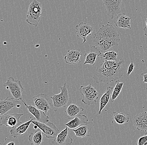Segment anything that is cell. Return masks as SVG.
Instances as JSON below:
<instances>
[{
	"label": "cell",
	"instance_id": "6da1fadb",
	"mask_svg": "<svg viewBox=\"0 0 147 145\" xmlns=\"http://www.w3.org/2000/svg\"><path fill=\"white\" fill-rule=\"evenodd\" d=\"M124 64L125 61L123 59L102 63L96 68L93 78L96 83L106 84L118 81L124 76Z\"/></svg>",
	"mask_w": 147,
	"mask_h": 145
},
{
	"label": "cell",
	"instance_id": "7a4b0ae2",
	"mask_svg": "<svg viewBox=\"0 0 147 145\" xmlns=\"http://www.w3.org/2000/svg\"><path fill=\"white\" fill-rule=\"evenodd\" d=\"M120 41V37L117 30L109 24L103 25L94 36V46L101 53L119 46Z\"/></svg>",
	"mask_w": 147,
	"mask_h": 145
},
{
	"label": "cell",
	"instance_id": "3957f363",
	"mask_svg": "<svg viewBox=\"0 0 147 145\" xmlns=\"http://www.w3.org/2000/svg\"><path fill=\"white\" fill-rule=\"evenodd\" d=\"M61 92L50 97L53 102L54 110L57 111L58 109L65 108L72 103V98L68 85L65 83L64 85L59 87Z\"/></svg>",
	"mask_w": 147,
	"mask_h": 145
},
{
	"label": "cell",
	"instance_id": "277c9868",
	"mask_svg": "<svg viewBox=\"0 0 147 145\" xmlns=\"http://www.w3.org/2000/svg\"><path fill=\"white\" fill-rule=\"evenodd\" d=\"M42 10V4L37 0H33L28 7L26 22L31 25L37 27L41 20Z\"/></svg>",
	"mask_w": 147,
	"mask_h": 145
},
{
	"label": "cell",
	"instance_id": "5b68a950",
	"mask_svg": "<svg viewBox=\"0 0 147 145\" xmlns=\"http://www.w3.org/2000/svg\"><path fill=\"white\" fill-rule=\"evenodd\" d=\"M79 91L82 97V101L85 105H90L96 103V100L99 98V93L96 88L94 87L92 84L87 86H81Z\"/></svg>",
	"mask_w": 147,
	"mask_h": 145
},
{
	"label": "cell",
	"instance_id": "8992f818",
	"mask_svg": "<svg viewBox=\"0 0 147 145\" xmlns=\"http://www.w3.org/2000/svg\"><path fill=\"white\" fill-rule=\"evenodd\" d=\"M3 86L9 90L13 98L17 101L23 99V93L24 88L20 80H15L13 77L7 79V82L3 84Z\"/></svg>",
	"mask_w": 147,
	"mask_h": 145
},
{
	"label": "cell",
	"instance_id": "52a82bcc",
	"mask_svg": "<svg viewBox=\"0 0 147 145\" xmlns=\"http://www.w3.org/2000/svg\"><path fill=\"white\" fill-rule=\"evenodd\" d=\"M32 123L39 128L43 133L44 135L48 138L55 139L59 133V130L54 123L49 121L42 123L38 121L35 119L32 122Z\"/></svg>",
	"mask_w": 147,
	"mask_h": 145
},
{
	"label": "cell",
	"instance_id": "ba28073f",
	"mask_svg": "<svg viewBox=\"0 0 147 145\" xmlns=\"http://www.w3.org/2000/svg\"><path fill=\"white\" fill-rule=\"evenodd\" d=\"M104 5L105 14L113 19L117 17L121 11L123 0H102Z\"/></svg>",
	"mask_w": 147,
	"mask_h": 145
},
{
	"label": "cell",
	"instance_id": "9c48e42d",
	"mask_svg": "<svg viewBox=\"0 0 147 145\" xmlns=\"http://www.w3.org/2000/svg\"><path fill=\"white\" fill-rule=\"evenodd\" d=\"M33 99L35 106L46 114H47L49 111L54 108L53 105L49 102L47 96L45 94L40 93L34 96Z\"/></svg>",
	"mask_w": 147,
	"mask_h": 145
},
{
	"label": "cell",
	"instance_id": "30bf717a",
	"mask_svg": "<svg viewBox=\"0 0 147 145\" xmlns=\"http://www.w3.org/2000/svg\"><path fill=\"white\" fill-rule=\"evenodd\" d=\"M24 115L22 113H13L5 114L1 116V126L5 125L7 127H16L22 123L20 120L21 117Z\"/></svg>",
	"mask_w": 147,
	"mask_h": 145
},
{
	"label": "cell",
	"instance_id": "8fae6325",
	"mask_svg": "<svg viewBox=\"0 0 147 145\" xmlns=\"http://www.w3.org/2000/svg\"><path fill=\"white\" fill-rule=\"evenodd\" d=\"M21 103L13 98L8 97L0 101V116L6 114L10 111L21 107Z\"/></svg>",
	"mask_w": 147,
	"mask_h": 145
},
{
	"label": "cell",
	"instance_id": "7c38bea8",
	"mask_svg": "<svg viewBox=\"0 0 147 145\" xmlns=\"http://www.w3.org/2000/svg\"><path fill=\"white\" fill-rule=\"evenodd\" d=\"M70 129L66 127L60 133H59L52 141L53 145H71L73 139L69 134Z\"/></svg>",
	"mask_w": 147,
	"mask_h": 145
},
{
	"label": "cell",
	"instance_id": "4fadbf2b",
	"mask_svg": "<svg viewBox=\"0 0 147 145\" xmlns=\"http://www.w3.org/2000/svg\"><path fill=\"white\" fill-rule=\"evenodd\" d=\"M21 100L24 104L25 106L27 108L28 112L34 116L36 120L42 123H46L50 121L49 117L44 112L38 109L35 106H33L31 104L28 105L27 103L23 99Z\"/></svg>",
	"mask_w": 147,
	"mask_h": 145
},
{
	"label": "cell",
	"instance_id": "5bb4252c",
	"mask_svg": "<svg viewBox=\"0 0 147 145\" xmlns=\"http://www.w3.org/2000/svg\"><path fill=\"white\" fill-rule=\"evenodd\" d=\"M77 37H81L83 39V44L87 41V37L91 35L94 31L92 27L86 23L82 22L75 27Z\"/></svg>",
	"mask_w": 147,
	"mask_h": 145
},
{
	"label": "cell",
	"instance_id": "9a60e30c",
	"mask_svg": "<svg viewBox=\"0 0 147 145\" xmlns=\"http://www.w3.org/2000/svg\"><path fill=\"white\" fill-rule=\"evenodd\" d=\"M133 123L138 131L147 133V111L138 114L134 116Z\"/></svg>",
	"mask_w": 147,
	"mask_h": 145
},
{
	"label": "cell",
	"instance_id": "2e32d148",
	"mask_svg": "<svg viewBox=\"0 0 147 145\" xmlns=\"http://www.w3.org/2000/svg\"><path fill=\"white\" fill-rule=\"evenodd\" d=\"M34 119V118L32 119L31 118L29 120L26 122L22 123L18 126L11 128L10 133L11 136L13 138H17L19 137L23 136L28 130L30 125Z\"/></svg>",
	"mask_w": 147,
	"mask_h": 145
},
{
	"label": "cell",
	"instance_id": "e0dca14e",
	"mask_svg": "<svg viewBox=\"0 0 147 145\" xmlns=\"http://www.w3.org/2000/svg\"><path fill=\"white\" fill-rule=\"evenodd\" d=\"M82 54L80 50H69L64 57V60L65 62L68 64L74 65L81 63L80 57Z\"/></svg>",
	"mask_w": 147,
	"mask_h": 145
},
{
	"label": "cell",
	"instance_id": "ac0fdd59",
	"mask_svg": "<svg viewBox=\"0 0 147 145\" xmlns=\"http://www.w3.org/2000/svg\"><path fill=\"white\" fill-rule=\"evenodd\" d=\"M87 116L84 114H79L76 117L70 120V121L65 124L66 127H68L70 129H76L83 125L90 123Z\"/></svg>",
	"mask_w": 147,
	"mask_h": 145
},
{
	"label": "cell",
	"instance_id": "d6986e66",
	"mask_svg": "<svg viewBox=\"0 0 147 145\" xmlns=\"http://www.w3.org/2000/svg\"><path fill=\"white\" fill-rule=\"evenodd\" d=\"M101 52L95 46H92L90 52L86 53L84 56V65L90 64L94 66L96 63V58L100 56Z\"/></svg>",
	"mask_w": 147,
	"mask_h": 145
},
{
	"label": "cell",
	"instance_id": "ffe728a7",
	"mask_svg": "<svg viewBox=\"0 0 147 145\" xmlns=\"http://www.w3.org/2000/svg\"><path fill=\"white\" fill-rule=\"evenodd\" d=\"M92 128L93 126L91 125V123H90L81 125L76 129H73L72 131L77 137L84 138L91 136Z\"/></svg>",
	"mask_w": 147,
	"mask_h": 145
},
{
	"label": "cell",
	"instance_id": "44dd1931",
	"mask_svg": "<svg viewBox=\"0 0 147 145\" xmlns=\"http://www.w3.org/2000/svg\"><path fill=\"white\" fill-rule=\"evenodd\" d=\"M131 17L126 15L125 14H120L117 16L115 24L117 27L124 29H131L130 21Z\"/></svg>",
	"mask_w": 147,
	"mask_h": 145
},
{
	"label": "cell",
	"instance_id": "7402d4cb",
	"mask_svg": "<svg viewBox=\"0 0 147 145\" xmlns=\"http://www.w3.org/2000/svg\"><path fill=\"white\" fill-rule=\"evenodd\" d=\"M84 110L82 107H80L79 105L71 103L67 107L66 110L67 117L69 120H72L78 114H80Z\"/></svg>",
	"mask_w": 147,
	"mask_h": 145
},
{
	"label": "cell",
	"instance_id": "603a6c76",
	"mask_svg": "<svg viewBox=\"0 0 147 145\" xmlns=\"http://www.w3.org/2000/svg\"><path fill=\"white\" fill-rule=\"evenodd\" d=\"M114 88L108 86L106 90L103 95L101 97L100 99V109L98 112V114H101L102 111L105 108L110 100V97L112 95Z\"/></svg>",
	"mask_w": 147,
	"mask_h": 145
},
{
	"label": "cell",
	"instance_id": "cb8c5ba5",
	"mask_svg": "<svg viewBox=\"0 0 147 145\" xmlns=\"http://www.w3.org/2000/svg\"><path fill=\"white\" fill-rule=\"evenodd\" d=\"M43 133L39 128L34 133H32L28 136V139L31 145H41L43 140Z\"/></svg>",
	"mask_w": 147,
	"mask_h": 145
},
{
	"label": "cell",
	"instance_id": "d4e9b609",
	"mask_svg": "<svg viewBox=\"0 0 147 145\" xmlns=\"http://www.w3.org/2000/svg\"><path fill=\"white\" fill-rule=\"evenodd\" d=\"M118 54L114 51H106L101 53L100 57L102 63L105 61H117V57Z\"/></svg>",
	"mask_w": 147,
	"mask_h": 145
},
{
	"label": "cell",
	"instance_id": "484cf974",
	"mask_svg": "<svg viewBox=\"0 0 147 145\" xmlns=\"http://www.w3.org/2000/svg\"><path fill=\"white\" fill-rule=\"evenodd\" d=\"M113 118L115 121L118 124H123L129 122V118L123 112H113Z\"/></svg>",
	"mask_w": 147,
	"mask_h": 145
},
{
	"label": "cell",
	"instance_id": "4316f807",
	"mask_svg": "<svg viewBox=\"0 0 147 145\" xmlns=\"http://www.w3.org/2000/svg\"><path fill=\"white\" fill-rule=\"evenodd\" d=\"M124 84V82H120L119 80L116 81L115 86L114 88L112 95H111V102H113L115 101L119 95V94L122 91Z\"/></svg>",
	"mask_w": 147,
	"mask_h": 145
},
{
	"label": "cell",
	"instance_id": "83f0119b",
	"mask_svg": "<svg viewBox=\"0 0 147 145\" xmlns=\"http://www.w3.org/2000/svg\"><path fill=\"white\" fill-rule=\"evenodd\" d=\"M137 145H147V133L139 138L137 142Z\"/></svg>",
	"mask_w": 147,
	"mask_h": 145
},
{
	"label": "cell",
	"instance_id": "f1b7e54d",
	"mask_svg": "<svg viewBox=\"0 0 147 145\" xmlns=\"http://www.w3.org/2000/svg\"><path fill=\"white\" fill-rule=\"evenodd\" d=\"M134 68H135V65H134V63L133 61H131L130 64L129 65L128 68H127V76H129L131 74V73L134 70Z\"/></svg>",
	"mask_w": 147,
	"mask_h": 145
},
{
	"label": "cell",
	"instance_id": "f546056e",
	"mask_svg": "<svg viewBox=\"0 0 147 145\" xmlns=\"http://www.w3.org/2000/svg\"><path fill=\"white\" fill-rule=\"evenodd\" d=\"M7 138H6L5 139V142L6 143L5 145H16L14 142L13 141H10V140H7Z\"/></svg>",
	"mask_w": 147,
	"mask_h": 145
},
{
	"label": "cell",
	"instance_id": "4dcf8cb0",
	"mask_svg": "<svg viewBox=\"0 0 147 145\" xmlns=\"http://www.w3.org/2000/svg\"><path fill=\"white\" fill-rule=\"evenodd\" d=\"M141 75L143 76V78H144L143 83H147V72L142 73V74H141Z\"/></svg>",
	"mask_w": 147,
	"mask_h": 145
},
{
	"label": "cell",
	"instance_id": "1f68e13d",
	"mask_svg": "<svg viewBox=\"0 0 147 145\" xmlns=\"http://www.w3.org/2000/svg\"><path fill=\"white\" fill-rule=\"evenodd\" d=\"M145 22H146V25L143 29V31L144 32V35L147 38V18H146V20H145Z\"/></svg>",
	"mask_w": 147,
	"mask_h": 145
},
{
	"label": "cell",
	"instance_id": "d6a6232c",
	"mask_svg": "<svg viewBox=\"0 0 147 145\" xmlns=\"http://www.w3.org/2000/svg\"><path fill=\"white\" fill-rule=\"evenodd\" d=\"M90 145H102L100 144H97V143H93V144H90Z\"/></svg>",
	"mask_w": 147,
	"mask_h": 145
}]
</instances>
